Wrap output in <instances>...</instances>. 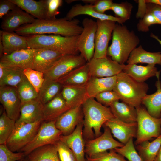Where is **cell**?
<instances>
[{"label": "cell", "instance_id": "obj_1", "mask_svg": "<svg viewBox=\"0 0 161 161\" xmlns=\"http://www.w3.org/2000/svg\"><path fill=\"white\" fill-rule=\"evenodd\" d=\"M79 24L78 19L69 20L65 17L51 19H37L31 24L20 27L15 32L22 36L49 34L66 37L78 36L83 30V27Z\"/></svg>", "mask_w": 161, "mask_h": 161}, {"label": "cell", "instance_id": "obj_2", "mask_svg": "<svg viewBox=\"0 0 161 161\" xmlns=\"http://www.w3.org/2000/svg\"><path fill=\"white\" fill-rule=\"evenodd\" d=\"M83 114V137L86 141L100 136L101 129L108 120L114 117L109 107L89 98L82 105Z\"/></svg>", "mask_w": 161, "mask_h": 161}, {"label": "cell", "instance_id": "obj_3", "mask_svg": "<svg viewBox=\"0 0 161 161\" xmlns=\"http://www.w3.org/2000/svg\"><path fill=\"white\" fill-rule=\"evenodd\" d=\"M140 41L134 31L130 30L125 25L116 24L112 32V43L107 49V55L119 64H124Z\"/></svg>", "mask_w": 161, "mask_h": 161}, {"label": "cell", "instance_id": "obj_4", "mask_svg": "<svg viewBox=\"0 0 161 161\" xmlns=\"http://www.w3.org/2000/svg\"><path fill=\"white\" fill-rule=\"evenodd\" d=\"M25 36L28 48H47L63 55H77L79 52L77 46L79 35L66 37L53 34H35Z\"/></svg>", "mask_w": 161, "mask_h": 161}, {"label": "cell", "instance_id": "obj_5", "mask_svg": "<svg viewBox=\"0 0 161 161\" xmlns=\"http://www.w3.org/2000/svg\"><path fill=\"white\" fill-rule=\"evenodd\" d=\"M148 85L136 81L123 71L117 75L113 91L122 102L136 108L141 106L143 97L147 94Z\"/></svg>", "mask_w": 161, "mask_h": 161}, {"label": "cell", "instance_id": "obj_6", "mask_svg": "<svg viewBox=\"0 0 161 161\" xmlns=\"http://www.w3.org/2000/svg\"><path fill=\"white\" fill-rule=\"evenodd\" d=\"M136 109L137 130L135 143L137 145L161 134V117L157 118L152 117L141 106Z\"/></svg>", "mask_w": 161, "mask_h": 161}, {"label": "cell", "instance_id": "obj_7", "mask_svg": "<svg viewBox=\"0 0 161 161\" xmlns=\"http://www.w3.org/2000/svg\"><path fill=\"white\" fill-rule=\"evenodd\" d=\"M43 121L16 123L5 145L13 152L20 150L31 142L37 133Z\"/></svg>", "mask_w": 161, "mask_h": 161}, {"label": "cell", "instance_id": "obj_8", "mask_svg": "<svg viewBox=\"0 0 161 161\" xmlns=\"http://www.w3.org/2000/svg\"><path fill=\"white\" fill-rule=\"evenodd\" d=\"M56 121H43L33 140L20 150L25 156L40 147L49 144L55 145L60 140L62 132L56 127Z\"/></svg>", "mask_w": 161, "mask_h": 161}, {"label": "cell", "instance_id": "obj_9", "mask_svg": "<svg viewBox=\"0 0 161 161\" xmlns=\"http://www.w3.org/2000/svg\"><path fill=\"white\" fill-rule=\"evenodd\" d=\"M82 24L83 30L79 36L77 48L80 54L88 63L94 55L97 24L96 21L86 18L82 21Z\"/></svg>", "mask_w": 161, "mask_h": 161}, {"label": "cell", "instance_id": "obj_10", "mask_svg": "<svg viewBox=\"0 0 161 161\" xmlns=\"http://www.w3.org/2000/svg\"><path fill=\"white\" fill-rule=\"evenodd\" d=\"M87 63L80 54L63 55L44 73L45 79L57 81Z\"/></svg>", "mask_w": 161, "mask_h": 161}, {"label": "cell", "instance_id": "obj_11", "mask_svg": "<svg viewBox=\"0 0 161 161\" xmlns=\"http://www.w3.org/2000/svg\"><path fill=\"white\" fill-rule=\"evenodd\" d=\"M104 126V132L100 136L85 141V152L86 156L91 157L124 145L123 144L113 138L109 128Z\"/></svg>", "mask_w": 161, "mask_h": 161}, {"label": "cell", "instance_id": "obj_12", "mask_svg": "<svg viewBox=\"0 0 161 161\" xmlns=\"http://www.w3.org/2000/svg\"><path fill=\"white\" fill-rule=\"evenodd\" d=\"M95 49L93 58H100L107 57L108 44L112 36L116 22L108 20L97 19Z\"/></svg>", "mask_w": 161, "mask_h": 161}, {"label": "cell", "instance_id": "obj_13", "mask_svg": "<svg viewBox=\"0 0 161 161\" xmlns=\"http://www.w3.org/2000/svg\"><path fill=\"white\" fill-rule=\"evenodd\" d=\"M90 77H109L116 76L123 71L124 65L112 60L110 57L92 58L87 63Z\"/></svg>", "mask_w": 161, "mask_h": 161}, {"label": "cell", "instance_id": "obj_14", "mask_svg": "<svg viewBox=\"0 0 161 161\" xmlns=\"http://www.w3.org/2000/svg\"><path fill=\"white\" fill-rule=\"evenodd\" d=\"M36 49L27 48L4 55L0 58V65L4 67L22 71L32 68L33 59Z\"/></svg>", "mask_w": 161, "mask_h": 161}, {"label": "cell", "instance_id": "obj_15", "mask_svg": "<svg viewBox=\"0 0 161 161\" xmlns=\"http://www.w3.org/2000/svg\"><path fill=\"white\" fill-rule=\"evenodd\" d=\"M0 101L8 116L16 121L20 116L21 105L16 88L0 87Z\"/></svg>", "mask_w": 161, "mask_h": 161}, {"label": "cell", "instance_id": "obj_16", "mask_svg": "<svg viewBox=\"0 0 161 161\" xmlns=\"http://www.w3.org/2000/svg\"><path fill=\"white\" fill-rule=\"evenodd\" d=\"M83 121L80 123L74 131L67 135H62L60 140L72 150L77 161H87L85 158V141L83 137Z\"/></svg>", "mask_w": 161, "mask_h": 161}, {"label": "cell", "instance_id": "obj_17", "mask_svg": "<svg viewBox=\"0 0 161 161\" xmlns=\"http://www.w3.org/2000/svg\"><path fill=\"white\" fill-rule=\"evenodd\" d=\"M82 106L68 110L56 120V126L62 132V135L66 136L72 133L77 125L83 121Z\"/></svg>", "mask_w": 161, "mask_h": 161}, {"label": "cell", "instance_id": "obj_18", "mask_svg": "<svg viewBox=\"0 0 161 161\" xmlns=\"http://www.w3.org/2000/svg\"><path fill=\"white\" fill-rule=\"evenodd\" d=\"M103 125L109 128L113 136L124 145L131 139L136 137L137 122L126 123L114 117L106 121Z\"/></svg>", "mask_w": 161, "mask_h": 161}, {"label": "cell", "instance_id": "obj_19", "mask_svg": "<svg viewBox=\"0 0 161 161\" xmlns=\"http://www.w3.org/2000/svg\"><path fill=\"white\" fill-rule=\"evenodd\" d=\"M35 19L17 6L2 18L1 27L3 31L14 32L20 27L32 23Z\"/></svg>", "mask_w": 161, "mask_h": 161}, {"label": "cell", "instance_id": "obj_20", "mask_svg": "<svg viewBox=\"0 0 161 161\" xmlns=\"http://www.w3.org/2000/svg\"><path fill=\"white\" fill-rule=\"evenodd\" d=\"M44 105L38 99L21 103L20 115L16 123H33L44 121Z\"/></svg>", "mask_w": 161, "mask_h": 161}, {"label": "cell", "instance_id": "obj_21", "mask_svg": "<svg viewBox=\"0 0 161 161\" xmlns=\"http://www.w3.org/2000/svg\"><path fill=\"white\" fill-rule=\"evenodd\" d=\"M63 55L47 48L36 49L32 69L44 73L48 70Z\"/></svg>", "mask_w": 161, "mask_h": 161}, {"label": "cell", "instance_id": "obj_22", "mask_svg": "<svg viewBox=\"0 0 161 161\" xmlns=\"http://www.w3.org/2000/svg\"><path fill=\"white\" fill-rule=\"evenodd\" d=\"M81 15H88L101 20H110L121 24L125 22L115 16L99 13L94 10L92 4H88L84 5L77 4L73 6L67 13L65 18L68 20H71L75 17Z\"/></svg>", "mask_w": 161, "mask_h": 161}, {"label": "cell", "instance_id": "obj_23", "mask_svg": "<svg viewBox=\"0 0 161 161\" xmlns=\"http://www.w3.org/2000/svg\"><path fill=\"white\" fill-rule=\"evenodd\" d=\"M0 38L3 46V55L28 48L27 38L25 36L2 30L0 31Z\"/></svg>", "mask_w": 161, "mask_h": 161}, {"label": "cell", "instance_id": "obj_24", "mask_svg": "<svg viewBox=\"0 0 161 161\" xmlns=\"http://www.w3.org/2000/svg\"><path fill=\"white\" fill-rule=\"evenodd\" d=\"M155 65L149 64L146 66L135 64H124L123 72L134 80L139 82H145L150 78L160 76V71H158Z\"/></svg>", "mask_w": 161, "mask_h": 161}, {"label": "cell", "instance_id": "obj_25", "mask_svg": "<svg viewBox=\"0 0 161 161\" xmlns=\"http://www.w3.org/2000/svg\"><path fill=\"white\" fill-rule=\"evenodd\" d=\"M61 94L69 109L82 106L89 98L85 86H63Z\"/></svg>", "mask_w": 161, "mask_h": 161}, {"label": "cell", "instance_id": "obj_26", "mask_svg": "<svg viewBox=\"0 0 161 161\" xmlns=\"http://www.w3.org/2000/svg\"><path fill=\"white\" fill-rule=\"evenodd\" d=\"M88 63L73 70L56 81L62 86H85L90 78Z\"/></svg>", "mask_w": 161, "mask_h": 161}, {"label": "cell", "instance_id": "obj_27", "mask_svg": "<svg viewBox=\"0 0 161 161\" xmlns=\"http://www.w3.org/2000/svg\"><path fill=\"white\" fill-rule=\"evenodd\" d=\"M117 80V75L111 77H91L85 87L89 98H94L103 92L113 90Z\"/></svg>", "mask_w": 161, "mask_h": 161}, {"label": "cell", "instance_id": "obj_28", "mask_svg": "<svg viewBox=\"0 0 161 161\" xmlns=\"http://www.w3.org/2000/svg\"><path fill=\"white\" fill-rule=\"evenodd\" d=\"M69 109L61 92L51 100L44 105V121H56Z\"/></svg>", "mask_w": 161, "mask_h": 161}, {"label": "cell", "instance_id": "obj_29", "mask_svg": "<svg viewBox=\"0 0 161 161\" xmlns=\"http://www.w3.org/2000/svg\"><path fill=\"white\" fill-rule=\"evenodd\" d=\"M114 117L126 123L137 122L136 109L123 102L115 101L109 106Z\"/></svg>", "mask_w": 161, "mask_h": 161}, {"label": "cell", "instance_id": "obj_30", "mask_svg": "<svg viewBox=\"0 0 161 161\" xmlns=\"http://www.w3.org/2000/svg\"><path fill=\"white\" fill-rule=\"evenodd\" d=\"M155 83L157 91L151 94H146L143 97L142 104L146 107L148 112L152 117L160 118L161 116V82L160 76L157 77Z\"/></svg>", "mask_w": 161, "mask_h": 161}, {"label": "cell", "instance_id": "obj_31", "mask_svg": "<svg viewBox=\"0 0 161 161\" xmlns=\"http://www.w3.org/2000/svg\"><path fill=\"white\" fill-rule=\"evenodd\" d=\"M126 62L128 64L141 63L161 65V52H149L140 45L131 52Z\"/></svg>", "mask_w": 161, "mask_h": 161}, {"label": "cell", "instance_id": "obj_32", "mask_svg": "<svg viewBox=\"0 0 161 161\" xmlns=\"http://www.w3.org/2000/svg\"><path fill=\"white\" fill-rule=\"evenodd\" d=\"M23 10L38 19H46L45 0H11Z\"/></svg>", "mask_w": 161, "mask_h": 161}, {"label": "cell", "instance_id": "obj_33", "mask_svg": "<svg viewBox=\"0 0 161 161\" xmlns=\"http://www.w3.org/2000/svg\"><path fill=\"white\" fill-rule=\"evenodd\" d=\"M137 145L138 154L143 161H155L161 146V134L152 141L147 140Z\"/></svg>", "mask_w": 161, "mask_h": 161}, {"label": "cell", "instance_id": "obj_34", "mask_svg": "<svg viewBox=\"0 0 161 161\" xmlns=\"http://www.w3.org/2000/svg\"><path fill=\"white\" fill-rule=\"evenodd\" d=\"M29 161H60L55 145H46L35 149L28 155Z\"/></svg>", "mask_w": 161, "mask_h": 161}, {"label": "cell", "instance_id": "obj_35", "mask_svg": "<svg viewBox=\"0 0 161 161\" xmlns=\"http://www.w3.org/2000/svg\"><path fill=\"white\" fill-rule=\"evenodd\" d=\"M62 87V86L56 81L45 79L38 93L37 99L44 105L60 93Z\"/></svg>", "mask_w": 161, "mask_h": 161}, {"label": "cell", "instance_id": "obj_36", "mask_svg": "<svg viewBox=\"0 0 161 161\" xmlns=\"http://www.w3.org/2000/svg\"><path fill=\"white\" fill-rule=\"evenodd\" d=\"M4 67L5 72L3 77L0 79V87L7 86L17 89L25 77L23 71Z\"/></svg>", "mask_w": 161, "mask_h": 161}, {"label": "cell", "instance_id": "obj_37", "mask_svg": "<svg viewBox=\"0 0 161 161\" xmlns=\"http://www.w3.org/2000/svg\"><path fill=\"white\" fill-rule=\"evenodd\" d=\"M16 89L21 103L37 99L38 93L25 76Z\"/></svg>", "mask_w": 161, "mask_h": 161}, {"label": "cell", "instance_id": "obj_38", "mask_svg": "<svg viewBox=\"0 0 161 161\" xmlns=\"http://www.w3.org/2000/svg\"><path fill=\"white\" fill-rule=\"evenodd\" d=\"M16 122L8 116L4 110L0 117V144H5L15 128Z\"/></svg>", "mask_w": 161, "mask_h": 161}, {"label": "cell", "instance_id": "obj_39", "mask_svg": "<svg viewBox=\"0 0 161 161\" xmlns=\"http://www.w3.org/2000/svg\"><path fill=\"white\" fill-rule=\"evenodd\" d=\"M115 151L126 158L128 161H143L134 146L133 138H131L124 145L114 149Z\"/></svg>", "mask_w": 161, "mask_h": 161}, {"label": "cell", "instance_id": "obj_40", "mask_svg": "<svg viewBox=\"0 0 161 161\" xmlns=\"http://www.w3.org/2000/svg\"><path fill=\"white\" fill-rule=\"evenodd\" d=\"M133 8L131 3L125 1L119 3H113L111 10L114 12L115 17L126 21L130 19Z\"/></svg>", "mask_w": 161, "mask_h": 161}, {"label": "cell", "instance_id": "obj_41", "mask_svg": "<svg viewBox=\"0 0 161 161\" xmlns=\"http://www.w3.org/2000/svg\"><path fill=\"white\" fill-rule=\"evenodd\" d=\"M23 72L26 78L38 93L45 80L44 73L30 68L24 69Z\"/></svg>", "mask_w": 161, "mask_h": 161}, {"label": "cell", "instance_id": "obj_42", "mask_svg": "<svg viewBox=\"0 0 161 161\" xmlns=\"http://www.w3.org/2000/svg\"><path fill=\"white\" fill-rule=\"evenodd\" d=\"M86 159L88 161H128L123 156L116 152L114 149L90 157L86 156Z\"/></svg>", "mask_w": 161, "mask_h": 161}, {"label": "cell", "instance_id": "obj_43", "mask_svg": "<svg viewBox=\"0 0 161 161\" xmlns=\"http://www.w3.org/2000/svg\"><path fill=\"white\" fill-rule=\"evenodd\" d=\"M25 156L22 152L12 151L5 144L0 145V161H17L22 160Z\"/></svg>", "mask_w": 161, "mask_h": 161}, {"label": "cell", "instance_id": "obj_44", "mask_svg": "<svg viewBox=\"0 0 161 161\" xmlns=\"http://www.w3.org/2000/svg\"><path fill=\"white\" fill-rule=\"evenodd\" d=\"M55 145L60 161H77L72 151L64 143L59 140Z\"/></svg>", "mask_w": 161, "mask_h": 161}, {"label": "cell", "instance_id": "obj_45", "mask_svg": "<svg viewBox=\"0 0 161 161\" xmlns=\"http://www.w3.org/2000/svg\"><path fill=\"white\" fill-rule=\"evenodd\" d=\"M95 98L97 102L106 106H109L114 102L120 100L118 94L113 90L103 92L97 95Z\"/></svg>", "mask_w": 161, "mask_h": 161}, {"label": "cell", "instance_id": "obj_46", "mask_svg": "<svg viewBox=\"0 0 161 161\" xmlns=\"http://www.w3.org/2000/svg\"><path fill=\"white\" fill-rule=\"evenodd\" d=\"M46 4V19H55L59 13V8L63 3L62 0H45Z\"/></svg>", "mask_w": 161, "mask_h": 161}, {"label": "cell", "instance_id": "obj_47", "mask_svg": "<svg viewBox=\"0 0 161 161\" xmlns=\"http://www.w3.org/2000/svg\"><path fill=\"white\" fill-rule=\"evenodd\" d=\"M156 24H158V23L154 15L150 12H146L144 16L137 23V30L143 32H148L151 25Z\"/></svg>", "mask_w": 161, "mask_h": 161}, {"label": "cell", "instance_id": "obj_48", "mask_svg": "<svg viewBox=\"0 0 161 161\" xmlns=\"http://www.w3.org/2000/svg\"><path fill=\"white\" fill-rule=\"evenodd\" d=\"M113 3L112 0H95L92 5L94 9L97 12L105 14L106 11L111 10Z\"/></svg>", "mask_w": 161, "mask_h": 161}, {"label": "cell", "instance_id": "obj_49", "mask_svg": "<svg viewBox=\"0 0 161 161\" xmlns=\"http://www.w3.org/2000/svg\"><path fill=\"white\" fill-rule=\"evenodd\" d=\"M17 7L11 0H1L0 18H2L10 11L14 9Z\"/></svg>", "mask_w": 161, "mask_h": 161}, {"label": "cell", "instance_id": "obj_50", "mask_svg": "<svg viewBox=\"0 0 161 161\" xmlns=\"http://www.w3.org/2000/svg\"><path fill=\"white\" fill-rule=\"evenodd\" d=\"M146 12L152 13L156 19L158 24L161 25V6L147 3Z\"/></svg>", "mask_w": 161, "mask_h": 161}, {"label": "cell", "instance_id": "obj_51", "mask_svg": "<svg viewBox=\"0 0 161 161\" xmlns=\"http://www.w3.org/2000/svg\"><path fill=\"white\" fill-rule=\"evenodd\" d=\"M138 8L136 15L137 18H143L146 14L147 10V3L145 0H138L137 1Z\"/></svg>", "mask_w": 161, "mask_h": 161}, {"label": "cell", "instance_id": "obj_52", "mask_svg": "<svg viewBox=\"0 0 161 161\" xmlns=\"http://www.w3.org/2000/svg\"><path fill=\"white\" fill-rule=\"evenodd\" d=\"M147 3H150L161 6V0H145Z\"/></svg>", "mask_w": 161, "mask_h": 161}, {"label": "cell", "instance_id": "obj_53", "mask_svg": "<svg viewBox=\"0 0 161 161\" xmlns=\"http://www.w3.org/2000/svg\"><path fill=\"white\" fill-rule=\"evenodd\" d=\"M155 161H161V146Z\"/></svg>", "mask_w": 161, "mask_h": 161}, {"label": "cell", "instance_id": "obj_54", "mask_svg": "<svg viewBox=\"0 0 161 161\" xmlns=\"http://www.w3.org/2000/svg\"><path fill=\"white\" fill-rule=\"evenodd\" d=\"M150 36L151 37L153 38L158 41L161 46V40L157 36L155 35L152 33L151 34Z\"/></svg>", "mask_w": 161, "mask_h": 161}, {"label": "cell", "instance_id": "obj_55", "mask_svg": "<svg viewBox=\"0 0 161 161\" xmlns=\"http://www.w3.org/2000/svg\"><path fill=\"white\" fill-rule=\"evenodd\" d=\"M23 161H29L27 159V160H24Z\"/></svg>", "mask_w": 161, "mask_h": 161}, {"label": "cell", "instance_id": "obj_56", "mask_svg": "<svg viewBox=\"0 0 161 161\" xmlns=\"http://www.w3.org/2000/svg\"></svg>", "mask_w": 161, "mask_h": 161}, {"label": "cell", "instance_id": "obj_57", "mask_svg": "<svg viewBox=\"0 0 161 161\" xmlns=\"http://www.w3.org/2000/svg\"><path fill=\"white\" fill-rule=\"evenodd\" d=\"M87 161V160H86Z\"/></svg>", "mask_w": 161, "mask_h": 161}]
</instances>
